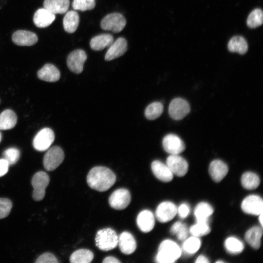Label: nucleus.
<instances>
[{"mask_svg": "<svg viewBox=\"0 0 263 263\" xmlns=\"http://www.w3.org/2000/svg\"><path fill=\"white\" fill-rule=\"evenodd\" d=\"M116 175L110 169L102 166L92 168L87 176V183L92 189L103 192L108 190L115 183Z\"/></svg>", "mask_w": 263, "mask_h": 263, "instance_id": "1", "label": "nucleus"}, {"mask_svg": "<svg viewBox=\"0 0 263 263\" xmlns=\"http://www.w3.org/2000/svg\"><path fill=\"white\" fill-rule=\"evenodd\" d=\"M181 255V248L176 243L170 240H165L160 244L155 260L158 263H172Z\"/></svg>", "mask_w": 263, "mask_h": 263, "instance_id": "2", "label": "nucleus"}, {"mask_svg": "<svg viewBox=\"0 0 263 263\" xmlns=\"http://www.w3.org/2000/svg\"><path fill=\"white\" fill-rule=\"evenodd\" d=\"M118 240V236L114 230L105 228L97 232L95 238V245L101 250L109 251L117 246Z\"/></svg>", "mask_w": 263, "mask_h": 263, "instance_id": "3", "label": "nucleus"}, {"mask_svg": "<svg viewBox=\"0 0 263 263\" xmlns=\"http://www.w3.org/2000/svg\"><path fill=\"white\" fill-rule=\"evenodd\" d=\"M50 182L49 175L44 171L35 173L32 179V185L34 188L32 197L34 200H42L45 195V189Z\"/></svg>", "mask_w": 263, "mask_h": 263, "instance_id": "4", "label": "nucleus"}, {"mask_svg": "<svg viewBox=\"0 0 263 263\" xmlns=\"http://www.w3.org/2000/svg\"><path fill=\"white\" fill-rule=\"evenodd\" d=\"M48 150L44 156L43 165L47 170L53 171L62 163L64 153L58 146H54Z\"/></svg>", "mask_w": 263, "mask_h": 263, "instance_id": "5", "label": "nucleus"}, {"mask_svg": "<svg viewBox=\"0 0 263 263\" xmlns=\"http://www.w3.org/2000/svg\"><path fill=\"white\" fill-rule=\"evenodd\" d=\"M126 24L124 16L118 13L110 14L101 20L100 26L105 30L112 31L114 33L121 31Z\"/></svg>", "mask_w": 263, "mask_h": 263, "instance_id": "6", "label": "nucleus"}, {"mask_svg": "<svg viewBox=\"0 0 263 263\" xmlns=\"http://www.w3.org/2000/svg\"><path fill=\"white\" fill-rule=\"evenodd\" d=\"M55 140V134L52 130L45 128L40 130L35 136L33 145L35 150L39 151L47 150Z\"/></svg>", "mask_w": 263, "mask_h": 263, "instance_id": "7", "label": "nucleus"}, {"mask_svg": "<svg viewBox=\"0 0 263 263\" xmlns=\"http://www.w3.org/2000/svg\"><path fill=\"white\" fill-rule=\"evenodd\" d=\"M131 197L129 191L124 188H118L114 191L109 198L110 206L117 210L126 208L131 202Z\"/></svg>", "mask_w": 263, "mask_h": 263, "instance_id": "8", "label": "nucleus"}, {"mask_svg": "<svg viewBox=\"0 0 263 263\" xmlns=\"http://www.w3.org/2000/svg\"><path fill=\"white\" fill-rule=\"evenodd\" d=\"M190 110V106L187 101L181 98H176L169 104V113L172 119L179 120L186 117Z\"/></svg>", "mask_w": 263, "mask_h": 263, "instance_id": "9", "label": "nucleus"}, {"mask_svg": "<svg viewBox=\"0 0 263 263\" xmlns=\"http://www.w3.org/2000/svg\"><path fill=\"white\" fill-rule=\"evenodd\" d=\"M87 58V55L83 50H75L68 55L67 58V66L72 72L80 74L83 70L84 63Z\"/></svg>", "mask_w": 263, "mask_h": 263, "instance_id": "10", "label": "nucleus"}, {"mask_svg": "<svg viewBox=\"0 0 263 263\" xmlns=\"http://www.w3.org/2000/svg\"><path fill=\"white\" fill-rule=\"evenodd\" d=\"M166 165L173 174L179 177L184 176L188 170L187 161L179 154H170L168 156Z\"/></svg>", "mask_w": 263, "mask_h": 263, "instance_id": "11", "label": "nucleus"}, {"mask_svg": "<svg viewBox=\"0 0 263 263\" xmlns=\"http://www.w3.org/2000/svg\"><path fill=\"white\" fill-rule=\"evenodd\" d=\"M162 145L164 150L170 154H179L186 148L183 140L174 134L166 135L163 139Z\"/></svg>", "mask_w": 263, "mask_h": 263, "instance_id": "12", "label": "nucleus"}, {"mask_svg": "<svg viewBox=\"0 0 263 263\" xmlns=\"http://www.w3.org/2000/svg\"><path fill=\"white\" fill-rule=\"evenodd\" d=\"M241 208L246 213L259 215L263 212V199L257 195L248 196L242 201Z\"/></svg>", "mask_w": 263, "mask_h": 263, "instance_id": "13", "label": "nucleus"}, {"mask_svg": "<svg viewBox=\"0 0 263 263\" xmlns=\"http://www.w3.org/2000/svg\"><path fill=\"white\" fill-rule=\"evenodd\" d=\"M177 213V208L172 202L165 201L157 207L155 216L161 223H166L171 220Z\"/></svg>", "mask_w": 263, "mask_h": 263, "instance_id": "14", "label": "nucleus"}, {"mask_svg": "<svg viewBox=\"0 0 263 263\" xmlns=\"http://www.w3.org/2000/svg\"><path fill=\"white\" fill-rule=\"evenodd\" d=\"M118 244L122 253L130 255L136 248V242L133 235L128 231L122 232L118 237Z\"/></svg>", "mask_w": 263, "mask_h": 263, "instance_id": "15", "label": "nucleus"}, {"mask_svg": "<svg viewBox=\"0 0 263 263\" xmlns=\"http://www.w3.org/2000/svg\"><path fill=\"white\" fill-rule=\"evenodd\" d=\"M137 225L139 229L144 233L150 232L155 224L154 216L152 212L147 209L139 212L136 218Z\"/></svg>", "mask_w": 263, "mask_h": 263, "instance_id": "16", "label": "nucleus"}, {"mask_svg": "<svg viewBox=\"0 0 263 263\" xmlns=\"http://www.w3.org/2000/svg\"><path fill=\"white\" fill-rule=\"evenodd\" d=\"M127 42L123 38H119L113 41L109 46L105 56L106 61H110L122 56L127 51Z\"/></svg>", "mask_w": 263, "mask_h": 263, "instance_id": "17", "label": "nucleus"}, {"mask_svg": "<svg viewBox=\"0 0 263 263\" xmlns=\"http://www.w3.org/2000/svg\"><path fill=\"white\" fill-rule=\"evenodd\" d=\"M13 42L19 46H32L36 44L38 38L34 33L26 30H18L12 35Z\"/></svg>", "mask_w": 263, "mask_h": 263, "instance_id": "18", "label": "nucleus"}, {"mask_svg": "<svg viewBox=\"0 0 263 263\" xmlns=\"http://www.w3.org/2000/svg\"><path fill=\"white\" fill-rule=\"evenodd\" d=\"M151 169L154 175L159 180L169 182L173 178V173L168 167L159 160H154L151 164Z\"/></svg>", "mask_w": 263, "mask_h": 263, "instance_id": "19", "label": "nucleus"}, {"mask_svg": "<svg viewBox=\"0 0 263 263\" xmlns=\"http://www.w3.org/2000/svg\"><path fill=\"white\" fill-rule=\"evenodd\" d=\"M208 171L213 181L219 182L227 174L228 168L227 165L223 161L216 159L210 163Z\"/></svg>", "mask_w": 263, "mask_h": 263, "instance_id": "20", "label": "nucleus"}, {"mask_svg": "<svg viewBox=\"0 0 263 263\" xmlns=\"http://www.w3.org/2000/svg\"><path fill=\"white\" fill-rule=\"evenodd\" d=\"M55 18V14L44 8H40L35 12L33 21L37 27L45 28L49 26L54 21Z\"/></svg>", "mask_w": 263, "mask_h": 263, "instance_id": "21", "label": "nucleus"}, {"mask_svg": "<svg viewBox=\"0 0 263 263\" xmlns=\"http://www.w3.org/2000/svg\"><path fill=\"white\" fill-rule=\"evenodd\" d=\"M38 77L47 82H56L59 80L60 74L58 69L53 64L47 63L38 72Z\"/></svg>", "mask_w": 263, "mask_h": 263, "instance_id": "22", "label": "nucleus"}, {"mask_svg": "<svg viewBox=\"0 0 263 263\" xmlns=\"http://www.w3.org/2000/svg\"><path fill=\"white\" fill-rule=\"evenodd\" d=\"M69 5V0H45L43 2L44 8L54 14L66 13Z\"/></svg>", "mask_w": 263, "mask_h": 263, "instance_id": "23", "label": "nucleus"}, {"mask_svg": "<svg viewBox=\"0 0 263 263\" xmlns=\"http://www.w3.org/2000/svg\"><path fill=\"white\" fill-rule=\"evenodd\" d=\"M213 211V207L207 203L203 202L199 203L194 209L196 222H208V218Z\"/></svg>", "mask_w": 263, "mask_h": 263, "instance_id": "24", "label": "nucleus"}, {"mask_svg": "<svg viewBox=\"0 0 263 263\" xmlns=\"http://www.w3.org/2000/svg\"><path fill=\"white\" fill-rule=\"evenodd\" d=\"M262 234V227L255 226L246 231L245 234V239L251 247L255 249H258L261 245V239Z\"/></svg>", "mask_w": 263, "mask_h": 263, "instance_id": "25", "label": "nucleus"}, {"mask_svg": "<svg viewBox=\"0 0 263 263\" xmlns=\"http://www.w3.org/2000/svg\"><path fill=\"white\" fill-rule=\"evenodd\" d=\"M17 122V115L12 110L7 109L0 114V130L11 129L15 126Z\"/></svg>", "mask_w": 263, "mask_h": 263, "instance_id": "26", "label": "nucleus"}, {"mask_svg": "<svg viewBox=\"0 0 263 263\" xmlns=\"http://www.w3.org/2000/svg\"><path fill=\"white\" fill-rule=\"evenodd\" d=\"M113 41V38L110 34H102L94 37L90 41L91 48L95 51L102 50L109 47Z\"/></svg>", "mask_w": 263, "mask_h": 263, "instance_id": "27", "label": "nucleus"}, {"mask_svg": "<svg viewBox=\"0 0 263 263\" xmlns=\"http://www.w3.org/2000/svg\"><path fill=\"white\" fill-rule=\"evenodd\" d=\"M78 14L75 11H69L66 12L63 19V27L65 31L69 33L75 32L79 24Z\"/></svg>", "mask_w": 263, "mask_h": 263, "instance_id": "28", "label": "nucleus"}, {"mask_svg": "<svg viewBox=\"0 0 263 263\" xmlns=\"http://www.w3.org/2000/svg\"><path fill=\"white\" fill-rule=\"evenodd\" d=\"M228 50L231 52H237L244 55L248 50V45L246 40L241 36L233 37L229 41L227 45Z\"/></svg>", "mask_w": 263, "mask_h": 263, "instance_id": "29", "label": "nucleus"}, {"mask_svg": "<svg viewBox=\"0 0 263 263\" xmlns=\"http://www.w3.org/2000/svg\"><path fill=\"white\" fill-rule=\"evenodd\" d=\"M94 258V254L87 249H79L74 251L70 257L71 263H90Z\"/></svg>", "mask_w": 263, "mask_h": 263, "instance_id": "30", "label": "nucleus"}, {"mask_svg": "<svg viewBox=\"0 0 263 263\" xmlns=\"http://www.w3.org/2000/svg\"><path fill=\"white\" fill-rule=\"evenodd\" d=\"M241 183L243 187L247 189H254L259 186L260 179L256 173L246 172L242 176Z\"/></svg>", "mask_w": 263, "mask_h": 263, "instance_id": "31", "label": "nucleus"}, {"mask_svg": "<svg viewBox=\"0 0 263 263\" xmlns=\"http://www.w3.org/2000/svg\"><path fill=\"white\" fill-rule=\"evenodd\" d=\"M225 246L227 252L233 254H239L244 249L242 242L234 237H229L225 240Z\"/></svg>", "mask_w": 263, "mask_h": 263, "instance_id": "32", "label": "nucleus"}, {"mask_svg": "<svg viewBox=\"0 0 263 263\" xmlns=\"http://www.w3.org/2000/svg\"><path fill=\"white\" fill-rule=\"evenodd\" d=\"M163 112V106L159 102H154L147 106L145 111L146 117L149 120H154L159 117Z\"/></svg>", "mask_w": 263, "mask_h": 263, "instance_id": "33", "label": "nucleus"}, {"mask_svg": "<svg viewBox=\"0 0 263 263\" xmlns=\"http://www.w3.org/2000/svg\"><path fill=\"white\" fill-rule=\"evenodd\" d=\"M263 13L261 9L253 10L249 15L247 19V26L251 28H256L263 24Z\"/></svg>", "mask_w": 263, "mask_h": 263, "instance_id": "34", "label": "nucleus"}, {"mask_svg": "<svg viewBox=\"0 0 263 263\" xmlns=\"http://www.w3.org/2000/svg\"><path fill=\"white\" fill-rule=\"evenodd\" d=\"M189 232L193 236L199 237L208 234L210 232L208 222H196L189 228Z\"/></svg>", "mask_w": 263, "mask_h": 263, "instance_id": "35", "label": "nucleus"}, {"mask_svg": "<svg viewBox=\"0 0 263 263\" xmlns=\"http://www.w3.org/2000/svg\"><path fill=\"white\" fill-rule=\"evenodd\" d=\"M201 246L199 237L192 236L187 239L184 243L183 248L187 254H192L196 252Z\"/></svg>", "mask_w": 263, "mask_h": 263, "instance_id": "36", "label": "nucleus"}, {"mask_svg": "<svg viewBox=\"0 0 263 263\" xmlns=\"http://www.w3.org/2000/svg\"><path fill=\"white\" fill-rule=\"evenodd\" d=\"M170 231L172 234L176 235L179 240H183L187 237L189 230L185 224L177 222L172 225Z\"/></svg>", "mask_w": 263, "mask_h": 263, "instance_id": "37", "label": "nucleus"}, {"mask_svg": "<svg viewBox=\"0 0 263 263\" xmlns=\"http://www.w3.org/2000/svg\"><path fill=\"white\" fill-rule=\"evenodd\" d=\"M20 156V151L16 148H10L5 150L2 153L3 159L7 161L9 166L15 164Z\"/></svg>", "mask_w": 263, "mask_h": 263, "instance_id": "38", "label": "nucleus"}, {"mask_svg": "<svg viewBox=\"0 0 263 263\" xmlns=\"http://www.w3.org/2000/svg\"><path fill=\"white\" fill-rule=\"evenodd\" d=\"M95 5L94 0H74L72 4L75 10L82 11L92 10L94 8Z\"/></svg>", "mask_w": 263, "mask_h": 263, "instance_id": "39", "label": "nucleus"}, {"mask_svg": "<svg viewBox=\"0 0 263 263\" xmlns=\"http://www.w3.org/2000/svg\"><path fill=\"white\" fill-rule=\"evenodd\" d=\"M12 207L10 200L5 198H0V219L6 217L10 213Z\"/></svg>", "mask_w": 263, "mask_h": 263, "instance_id": "40", "label": "nucleus"}, {"mask_svg": "<svg viewBox=\"0 0 263 263\" xmlns=\"http://www.w3.org/2000/svg\"><path fill=\"white\" fill-rule=\"evenodd\" d=\"M56 258L54 254L50 252L44 253L40 255L37 260L36 263H57Z\"/></svg>", "mask_w": 263, "mask_h": 263, "instance_id": "41", "label": "nucleus"}, {"mask_svg": "<svg viewBox=\"0 0 263 263\" xmlns=\"http://www.w3.org/2000/svg\"><path fill=\"white\" fill-rule=\"evenodd\" d=\"M189 212V207L185 204L181 205L177 208V213L179 216L182 218H185L187 217Z\"/></svg>", "mask_w": 263, "mask_h": 263, "instance_id": "42", "label": "nucleus"}, {"mask_svg": "<svg viewBox=\"0 0 263 263\" xmlns=\"http://www.w3.org/2000/svg\"><path fill=\"white\" fill-rule=\"evenodd\" d=\"M9 165L3 158L0 159V177L4 176L8 171Z\"/></svg>", "mask_w": 263, "mask_h": 263, "instance_id": "43", "label": "nucleus"}, {"mask_svg": "<svg viewBox=\"0 0 263 263\" xmlns=\"http://www.w3.org/2000/svg\"><path fill=\"white\" fill-rule=\"evenodd\" d=\"M103 263H121L117 258L113 256H108L106 257L102 261Z\"/></svg>", "mask_w": 263, "mask_h": 263, "instance_id": "44", "label": "nucleus"}, {"mask_svg": "<svg viewBox=\"0 0 263 263\" xmlns=\"http://www.w3.org/2000/svg\"><path fill=\"white\" fill-rule=\"evenodd\" d=\"M195 263H209V261L205 256L200 255L197 258Z\"/></svg>", "mask_w": 263, "mask_h": 263, "instance_id": "45", "label": "nucleus"}, {"mask_svg": "<svg viewBox=\"0 0 263 263\" xmlns=\"http://www.w3.org/2000/svg\"><path fill=\"white\" fill-rule=\"evenodd\" d=\"M259 215V222L261 225V226L263 227V215H262V213H261Z\"/></svg>", "mask_w": 263, "mask_h": 263, "instance_id": "46", "label": "nucleus"}, {"mask_svg": "<svg viewBox=\"0 0 263 263\" xmlns=\"http://www.w3.org/2000/svg\"><path fill=\"white\" fill-rule=\"evenodd\" d=\"M1 139H2V135H1V132H0V142L1 140Z\"/></svg>", "mask_w": 263, "mask_h": 263, "instance_id": "47", "label": "nucleus"}]
</instances>
